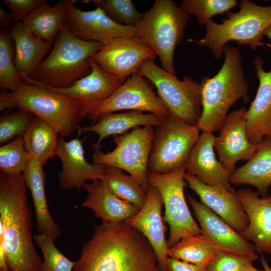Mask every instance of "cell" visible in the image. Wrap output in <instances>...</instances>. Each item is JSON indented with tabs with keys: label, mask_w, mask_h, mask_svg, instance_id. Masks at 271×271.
Returning <instances> with one entry per match:
<instances>
[{
	"label": "cell",
	"mask_w": 271,
	"mask_h": 271,
	"mask_svg": "<svg viewBox=\"0 0 271 271\" xmlns=\"http://www.w3.org/2000/svg\"><path fill=\"white\" fill-rule=\"evenodd\" d=\"M73 271L162 270L147 239L123 221L97 225Z\"/></svg>",
	"instance_id": "cell-1"
},
{
	"label": "cell",
	"mask_w": 271,
	"mask_h": 271,
	"mask_svg": "<svg viewBox=\"0 0 271 271\" xmlns=\"http://www.w3.org/2000/svg\"><path fill=\"white\" fill-rule=\"evenodd\" d=\"M24 174L0 173V240L9 271H41L33 242L32 209Z\"/></svg>",
	"instance_id": "cell-2"
},
{
	"label": "cell",
	"mask_w": 271,
	"mask_h": 271,
	"mask_svg": "<svg viewBox=\"0 0 271 271\" xmlns=\"http://www.w3.org/2000/svg\"><path fill=\"white\" fill-rule=\"evenodd\" d=\"M222 53L224 60L219 72L199 82L202 111L196 125L202 132L220 130L230 107L241 99H250L239 48L226 45Z\"/></svg>",
	"instance_id": "cell-3"
},
{
	"label": "cell",
	"mask_w": 271,
	"mask_h": 271,
	"mask_svg": "<svg viewBox=\"0 0 271 271\" xmlns=\"http://www.w3.org/2000/svg\"><path fill=\"white\" fill-rule=\"evenodd\" d=\"M102 45L77 38L65 25L56 37L49 54L30 76L22 79L28 83L54 88L69 87L90 74L89 58Z\"/></svg>",
	"instance_id": "cell-4"
},
{
	"label": "cell",
	"mask_w": 271,
	"mask_h": 271,
	"mask_svg": "<svg viewBox=\"0 0 271 271\" xmlns=\"http://www.w3.org/2000/svg\"><path fill=\"white\" fill-rule=\"evenodd\" d=\"M14 107L32 113L64 137L75 132L79 123L87 116L74 99L44 86L25 82L15 90L1 92L0 110Z\"/></svg>",
	"instance_id": "cell-5"
},
{
	"label": "cell",
	"mask_w": 271,
	"mask_h": 271,
	"mask_svg": "<svg viewBox=\"0 0 271 271\" xmlns=\"http://www.w3.org/2000/svg\"><path fill=\"white\" fill-rule=\"evenodd\" d=\"M239 4V10L227 12L221 23L208 20L204 38L189 39L188 41L208 48L216 59L222 57L224 47L230 41L236 42L239 46L246 45L252 50L266 45L262 40L271 24V6H258L249 0H242Z\"/></svg>",
	"instance_id": "cell-6"
},
{
	"label": "cell",
	"mask_w": 271,
	"mask_h": 271,
	"mask_svg": "<svg viewBox=\"0 0 271 271\" xmlns=\"http://www.w3.org/2000/svg\"><path fill=\"white\" fill-rule=\"evenodd\" d=\"M190 15L172 0H156L135 26L138 38L156 52L161 68L176 74L174 54L183 40Z\"/></svg>",
	"instance_id": "cell-7"
},
{
	"label": "cell",
	"mask_w": 271,
	"mask_h": 271,
	"mask_svg": "<svg viewBox=\"0 0 271 271\" xmlns=\"http://www.w3.org/2000/svg\"><path fill=\"white\" fill-rule=\"evenodd\" d=\"M196 125L170 114L164 117L154 130L148 162V172L166 174L186 165L200 137Z\"/></svg>",
	"instance_id": "cell-8"
},
{
	"label": "cell",
	"mask_w": 271,
	"mask_h": 271,
	"mask_svg": "<svg viewBox=\"0 0 271 271\" xmlns=\"http://www.w3.org/2000/svg\"><path fill=\"white\" fill-rule=\"evenodd\" d=\"M139 72L147 78L172 115L187 123L197 125L202 111L201 87L188 76L179 80L158 66L154 60H147Z\"/></svg>",
	"instance_id": "cell-9"
},
{
	"label": "cell",
	"mask_w": 271,
	"mask_h": 271,
	"mask_svg": "<svg viewBox=\"0 0 271 271\" xmlns=\"http://www.w3.org/2000/svg\"><path fill=\"white\" fill-rule=\"evenodd\" d=\"M154 130L151 125L138 126L113 136L114 149L106 153L94 151L92 163L124 171L147 190L149 185L148 162Z\"/></svg>",
	"instance_id": "cell-10"
},
{
	"label": "cell",
	"mask_w": 271,
	"mask_h": 271,
	"mask_svg": "<svg viewBox=\"0 0 271 271\" xmlns=\"http://www.w3.org/2000/svg\"><path fill=\"white\" fill-rule=\"evenodd\" d=\"M185 166L168 173H148L149 183L156 188L163 199V219L170 227L167 240L169 248L184 237L203 234L192 217L185 199Z\"/></svg>",
	"instance_id": "cell-11"
},
{
	"label": "cell",
	"mask_w": 271,
	"mask_h": 271,
	"mask_svg": "<svg viewBox=\"0 0 271 271\" xmlns=\"http://www.w3.org/2000/svg\"><path fill=\"white\" fill-rule=\"evenodd\" d=\"M157 56L153 49L139 38L118 37L103 43L90 59L122 84L139 72L145 61L154 60Z\"/></svg>",
	"instance_id": "cell-12"
},
{
	"label": "cell",
	"mask_w": 271,
	"mask_h": 271,
	"mask_svg": "<svg viewBox=\"0 0 271 271\" xmlns=\"http://www.w3.org/2000/svg\"><path fill=\"white\" fill-rule=\"evenodd\" d=\"M154 87L140 73H135L88 117L95 123L102 114L126 110L148 112L162 117L171 114Z\"/></svg>",
	"instance_id": "cell-13"
},
{
	"label": "cell",
	"mask_w": 271,
	"mask_h": 271,
	"mask_svg": "<svg viewBox=\"0 0 271 271\" xmlns=\"http://www.w3.org/2000/svg\"><path fill=\"white\" fill-rule=\"evenodd\" d=\"M65 26L73 35L80 40L103 44L118 37L138 38L135 26L116 23L100 7L84 11L76 8L71 0H65Z\"/></svg>",
	"instance_id": "cell-14"
},
{
	"label": "cell",
	"mask_w": 271,
	"mask_h": 271,
	"mask_svg": "<svg viewBox=\"0 0 271 271\" xmlns=\"http://www.w3.org/2000/svg\"><path fill=\"white\" fill-rule=\"evenodd\" d=\"M246 113L243 106L228 113L215 138L214 149L219 160L231 173L236 162L249 160L258 148L259 144H252L248 140Z\"/></svg>",
	"instance_id": "cell-15"
},
{
	"label": "cell",
	"mask_w": 271,
	"mask_h": 271,
	"mask_svg": "<svg viewBox=\"0 0 271 271\" xmlns=\"http://www.w3.org/2000/svg\"><path fill=\"white\" fill-rule=\"evenodd\" d=\"M57 156L62 164L58 177L62 190L81 189L87 181L101 180L104 174L105 167L86 161L83 140L78 138L66 141L64 137L59 135Z\"/></svg>",
	"instance_id": "cell-16"
},
{
	"label": "cell",
	"mask_w": 271,
	"mask_h": 271,
	"mask_svg": "<svg viewBox=\"0 0 271 271\" xmlns=\"http://www.w3.org/2000/svg\"><path fill=\"white\" fill-rule=\"evenodd\" d=\"M163 199L158 190L149 184L145 203L138 212L124 222L141 232L152 246L162 271H168V246L162 216Z\"/></svg>",
	"instance_id": "cell-17"
},
{
	"label": "cell",
	"mask_w": 271,
	"mask_h": 271,
	"mask_svg": "<svg viewBox=\"0 0 271 271\" xmlns=\"http://www.w3.org/2000/svg\"><path fill=\"white\" fill-rule=\"evenodd\" d=\"M89 61L91 66L90 74L79 79L70 87L54 88L43 86L77 101L87 116L108 99L122 84L115 76L103 70L90 58Z\"/></svg>",
	"instance_id": "cell-18"
},
{
	"label": "cell",
	"mask_w": 271,
	"mask_h": 271,
	"mask_svg": "<svg viewBox=\"0 0 271 271\" xmlns=\"http://www.w3.org/2000/svg\"><path fill=\"white\" fill-rule=\"evenodd\" d=\"M188 186L199 197L200 201L234 230L240 233L247 227L249 220L234 190L221 185H208L185 172Z\"/></svg>",
	"instance_id": "cell-19"
},
{
	"label": "cell",
	"mask_w": 271,
	"mask_h": 271,
	"mask_svg": "<svg viewBox=\"0 0 271 271\" xmlns=\"http://www.w3.org/2000/svg\"><path fill=\"white\" fill-rule=\"evenodd\" d=\"M188 201L193 209L202 233L221 250L233 252L258 258L253 244L241 235L210 209L191 196Z\"/></svg>",
	"instance_id": "cell-20"
},
{
	"label": "cell",
	"mask_w": 271,
	"mask_h": 271,
	"mask_svg": "<svg viewBox=\"0 0 271 271\" xmlns=\"http://www.w3.org/2000/svg\"><path fill=\"white\" fill-rule=\"evenodd\" d=\"M235 192L249 220L240 234L253 242L257 253L271 254V194L260 197L257 192L248 188Z\"/></svg>",
	"instance_id": "cell-21"
},
{
	"label": "cell",
	"mask_w": 271,
	"mask_h": 271,
	"mask_svg": "<svg viewBox=\"0 0 271 271\" xmlns=\"http://www.w3.org/2000/svg\"><path fill=\"white\" fill-rule=\"evenodd\" d=\"M215 136L203 131L194 146L186 164V172L208 185H221L230 191L231 173L217 159L214 153Z\"/></svg>",
	"instance_id": "cell-22"
},
{
	"label": "cell",
	"mask_w": 271,
	"mask_h": 271,
	"mask_svg": "<svg viewBox=\"0 0 271 271\" xmlns=\"http://www.w3.org/2000/svg\"><path fill=\"white\" fill-rule=\"evenodd\" d=\"M266 45L271 48V44ZM253 62L259 86L247 110L246 124L248 140L259 144L264 138H271V70L263 69V61L259 56L255 57Z\"/></svg>",
	"instance_id": "cell-23"
},
{
	"label": "cell",
	"mask_w": 271,
	"mask_h": 271,
	"mask_svg": "<svg viewBox=\"0 0 271 271\" xmlns=\"http://www.w3.org/2000/svg\"><path fill=\"white\" fill-rule=\"evenodd\" d=\"M82 189L87 191V196L82 207L92 210L102 223L125 221L139 211L134 205L115 195L101 180L86 183Z\"/></svg>",
	"instance_id": "cell-24"
},
{
	"label": "cell",
	"mask_w": 271,
	"mask_h": 271,
	"mask_svg": "<svg viewBox=\"0 0 271 271\" xmlns=\"http://www.w3.org/2000/svg\"><path fill=\"white\" fill-rule=\"evenodd\" d=\"M163 117L137 110L121 113L108 112L100 115L93 124L79 126L77 130L79 134L88 132L97 134L98 140L92 146L95 151L99 150L101 142L109 136L122 134L138 126L151 125L155 127Z\"/></svg>",
	"instance_id": "cell-25"
},
{
	"label": "cell",
	"mask_w": 271,
	"mask_h": 271,
	"mask_svg": "<svg viewBox=\"0 0 271 271\" xmlns=\"http://www.w3.org/2000/svg\"><path fill=\"white\" fill-rule=\"evenodd\" d=\"M15 55L14 63L23 78L30 76L45 59L51 46L34 36L22 22H15L10 28Z\"/></svg>",
	"instance_id": "cell-26"
},
{
	"label": "cell",
	"mask_w": 271,
	"mask_h": 271,
	"mask_svg": "<svg viewBox=\"0 0 271 271\" xmlns=\"http://www.w3.org/2000/svg\"><path fill=\"white\" fill-rule=\"evenodd\" d=\"M229 181L235 185L253 186L261 197L268 195L271 185V138H265L259 144L252 157L231 173Z\"/></svg>",
	"instance_id": "cell-27"
},
{
	"label": "cell",
	"mask_w": 271,
	"mask_h": 271,
	"mask_svg": "<svg viewBox=\"0 0 271 271\" xmlns=\"http://www.w3.org/2000/svg\"><path fill=\"white\" fill-rule=\"evenodd\" d=\"M43 167L40 163L31 160L24 175L33 202L37 231L55 239L61 235V230L48 209Z\"/></svg>",
	"instance_id": "cell-28"
},
{
	"label": "cell",
	"mask_w": 271,
	"mask_h": 271,
	"mask_svg": "<svg viewBox=\"0 0 271 271\" xmlns=\"http://www.w3.org/2000/svg\"><path fill=\"white\" fill-rule=\"evenodd\" d=\"M66 15L65 0L59 1L54 6L46 3L35 9L22 22L34 36L52 46L65 25Z\"/></svg>",
	"instance_id": "cell-29"
},
{
	"label": "cell",
	"mask_w": 271,
	"mask_h": 271,
	"mask_svg": "<svg viewBox=\"0 0 271 271\" xmlns=\"http://www.w3.org/2000/svg\"><path fill=\"white\" fill-rule=\"evenodd\" d=\"M59 134L49 123L36 116L22 136L25 148L31 157L43 166L57 156Z\"/></svg>",
	"instance_id": "cell-30"
},
{
	"label": "cell",
	"mask_w": 271,
	"mask_h": 271,
	"mask_svg": "<svg viewBox=\"0 0 271 271\" xmlns=\"http://www.w3.org/2000/svg\"><path fill=\"white\" fill-rule=\"evenodd\" d=\"M221 250L203 234L182 238L168 248V257L207 267L213 256Z\"/></svg>",
	"instance_id": "cell-31"
},
{
	"label": "cell",
	"mask_w": 271,
	"mask_h": 271,
	"mask_svg": "<svg viewBox=\"0 0 271 271\" xmlns=\"http://www.w3.org/2000/svg\"><path fill=\"white\" fill-rule=\"evenodd\" d=\"M101 180L115 195L132 204L138 210L143 206L147 190L131 176L125 174L122 170L105 167V173Z\"/></svg>",
	"instance_id": "cell-32"
},
{
	"label": "cell",
	"mask_w": 271,
	"mask_h": 271,
	"mask_svg": "<svg viewBox=\"0 0 271 271\" xmlns=\"http://www.w3.org/2000/svg\"><path fill=\"white\" fill-rule=\"evenodd\" d=\"M15 44L8 28L0 31V87L15 90L25 81L17 71L14 63Z\"/></svg>",
	"instance_id": "cell-33"
},
{
	"label": "cell",
	"mask_w": 271,
	"mask_h": 271,
	"mask_svg": "<svg viewBox=\"0 0 271 271\" xmlns=\"http://www.w3.org/2000/svg\"><path fill=\"white\" fill-rule=\"evenodd\" d=\"M31 160L22 136L0 147L1 172L10 175L24 174Z\"/></svg>",
	"instance_id": "cell-34"
},
{
	"label": "cell",
	"mask_w": 271,
	"mask_h": 271,
	"mask_svg": "<svg viewBox=\"0 0 271 271\" xmlns=\"http://www.w3.org/2000/svg\"><path fill=\"white\" fill-rule=\"evenodd\" d=\"M238 4L236 0H184L180 7L187 14L194 15L202 26L214 16L227 13Z\"/></svg>",
	"instance_id": "cell-35"
},
{
	"label": "cell",
	"mask_w": 271,
	"mask_h": 271,
	"mask_svg": "<svg viewBox=\"0 0 271 271\" xmlns=\"http://www.w3.org/2000/svg\"><path fill=\"white\" fill-rule=\"evenodd\" d=\"M35 117L34 114L21 108L14 111H4L0 117L1 144H5L18 136H23Z\"/></svg>",
	"instance_id": "cell-36"
},
{
	"label": "cell",
	"mask_w": 271,
	"mask_h": 271,
	"mask_svg": "<svg viewBox=\"0 0 271 271\" xmlns=\"http://www.w3.org/2000/svg\"><path fill=\"white\" fill-rule=\"evenodd\" d=\"M43 255L41 271H73L76 261L69 259L55 246L54 239L44 234L33 236Z\"/></svg>",
	"instance_id": "cell-37"
},
{
	"label": "cell",
	"mask_w": 271,
	"mask_h": 271,
	"mask_svg": "<svg viewBox=\"0 0 271 271\" xmlns=\"http://www.w3.org/2000/svg\"><path fill=\"white\" fill-rule=\"evenodd\" d=\"M92 2L96 7H100L112 21L121 25L136 26L142 15L131 0H94Z\"/></svg>",
	"instance_id": "cell-38"
},
{
	"label": "cell",
	"mask_w": 271,
	"mask_h": 271,
	"mask_svg": "<svg viewBox=\"0 0 271 271\" xmlns=\"http://www.w3.org/2000/svg\"><path fill=\"white\" fill-rule=\"evenodd\" d=\"M258 258L230 251L220 250L207 266L208 271H243L253 265Z\"/></svg>",
	"instance_id": "cell-39"
},
{
	"label": "cell",
	"mask_w": 271,
	"mask_h": 271,
	"mask_svg": "<svg viewBox=\"0 0 271 271\" xmlns=\"http://www.w3.org/2000/svg\"><path fill=\"white\" fill-rule=\"evenodd\" d=\"M11 10L13 22H22L32 12L46 3L45 0H2Z\"/></svg>",
	"instance_id": "cell-40"
},
{
	"label": "cell",
	"mask_w": 271,
	"mask_h": 271,
	"mask_svg": "<svg viewBox=\"0 0 271 271\" xmlns=\"http://www.w3.org/2000/svg\"><path fill=\"white\" fill-rule=\"evenodd\" d=\"M168 271H208L207 267L168 257L167 260Z\"/></svg>",
	"instance_id": "cell-41"
},
{
	"label": "cell",
	"mask_w": 271,
	"mask_h": 271,
	"mask_svg": "<svg viewBox=\"0 0 271 271\" xmlns=\"http://www.w3.org/2000/svg\"><path fill=\"white\" fill-rule=\"evenodd\" d=\"M13 24L11 13L5 11L0 7V27L1 30L7 28L11 24Z\"/></svg>",
	"instance_id": "cell-42"
},
{
	"label": "cell",
	"mask_w": 271,
	"mask_h": 271,
	"mask_svg": "<svg viewBox=\"0 0 271 271\" xmlns=\"http://www.w3.org/2000/svg\"><path fill=\"white\" fill-rule=\"evenodd\" d=\"M259 260L265 271H271V267L269 265L263 255L261 256Z\"/></svg>",
	"instance_id": "cell-43"
},
{
	"label": "cell",
	"mask_w": 271,
	"mask_h": 271,
	"mask_svg": "<svg viewBox=\"0 0 271 271\" xmlns=\"http://www.w3.org/2000/svg\"><path fill=\"white\" fill-rule=\"evenodd\" d=\"M264 36L271 40V24L265 30Z\"/></svg>",
	"instance_id": "cell-44"
},
{
	"label": "cell",
	"mask_w": 271,
	"mask_h": 271,
	"mask_svg": "<svg viewBox=\"0 0 271 271\" xmlns=\"http://www.w3.org/2000/svg\"><path fill=\"white\" fill-rule=\"evenodd\" d=\"M243 271H265V270L264 269L263 270L258 269L252 265Z\"/></svg>",
	"instance_id": "cell-45"
}]
</instances>
